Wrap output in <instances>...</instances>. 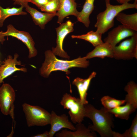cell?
I'll return each instance as SVG.
<instances>
[{
  "label": "cell",
  "mask_w": 137,
  "mask_h": 137,
  "mask_svg": "<svg viewBox=\"0 0 137 137\" xmlns=\"http://www.w3.org/2000/svg\"><path fill=\"white\" fill-rule=\"evenodd\" d=\"M60 1L56 16L58 17L57 23L60 24L66 17L73 15L76 17L79 12L77 9V4L75 0H60Z\"/></svg>",
  "instance_id": "cell-13"
},
{
  "label": "cell",
  "mask_w": 137,
  "mask_h": 137,
  "mask_svg": "<svg viewBox=\"0 0 137 137\" xmlns=\"http://www.w3.org/2000/svg\"><path fill=\"white\" fill-rule=\"evenodd\" d=\"M50 0H28V2L35 4L38 8L40 9Z\"/></svg>",
  "instance_id": "cell-27"
},
{
  "label": "cell",
  "mask_w": 137,
  "mask_h": 137,
  "mask_svg": "<svg viewBox=\"0 0 137 137\" xmlns=\"http://www.w3.org/2000/svg\"><path fill=\"white\" fill-rule=\"evenodd\" d=\"M105 2H110V0H105ZM118 3L121 4H122L124 3V0H115Z\"/></svg>",
  "instance_id": "cell-30"
},
{
  "label": "cell",
  "mask_w": 137,
  "mask_h": 137,
  "mask_svg": "<svg viewBox=\"0 0 137 137\" xmlns=\"http://www.w3.org/2000/svg\"><path fill=\"white\" fill-rule=\"evenodd\" d=\"M87 59L95 57L104 59L106 57L113 58V47L108 43L103 42L96 47L91 51L85 56Z\"/></svg>",
  "instance_id": "cell-16"
},
{
  "label": "cell",
  "mask_w": 137,
  "mask_h": 137,
  "mask_svg": "<svg viewBox=\"0 0 137 137\" xmlns=\"http://www.w3.org/2000/svg\"><path fill=\"white\" fill-rule=\"evenodd\" d=\"M117 20L125 27L137 31V13L127 14L121 12L116 16Z\"/></svg>",
  "instance_id": "cell-18"
},
{
  "label": "cell",
  "mask_w": 137,
  "mask_h": 137,
  "mask_svg": "<svg viewBox=\"0 0 137 137\" xmlns=\"http://www.w3.org/2000/svg\"><path fill=\"white\" fill-rule=\"evenodd\" d=\"M113 58L117 60L137 59V34L113 47Z\"/></svg>",
  "instance_id": "cell-7"
},
{
  "label": "cell",
  "mask_w": 137,
  "mask_h": 137,
  "mask_svg": "<svg viewBox=\"0 0 137 137\" xmlns=\"http://www.w3.org/2000/svg\"><path fill=\"white\" fill-rule=\"evenodd\" d=\"M72 84L77 87L79 95V98L81 102L84 104L88 103L87 97L89 88L84 83V79L77 77L73 81Z\"/></svg>",
  "instance_id": "cell-23"
},
{
  "label": "cell",
  "mask_w": 137,
  "mask_h": 137,
  "mask_svg": "<svg viewBox=\"0 0 137 137\" xmlns=\"http://www.w3.org/2000/svg\"><path fill=\"white\" fill-rule=\"evenodd\" d=\"M1 42V41H0V43ZM2 62H1V60H0V65H1V64H2Z\"/></svg>",
  "instance_id": "cell-32"
},
{
  "label": "cell",
  "mask_w": 137,
  "mask_h": 137,
  "mask_svg": "<svg viewBox=\"0 0 137 137\" xmlns=\"http://www.w3.org/2000/svg\"><path fill=\"white\" fill-rule=\"evenodd\" d=\"M25 8V10L30 14L35 24L42 29H44L46 25L57 15L56 13H50L41 12L30 7L28 4Z\"/></svg>",
  "instance_id": "cell-14"
},
{
  "label": "cell",
  "mask_w": 137,
  "mask_h": 137,
  "mask_svg": "<svg viewBox=\"0 0 137 137\" xmlns=\"http://www.w3.org/2000/svg\"><path fill=\"white\" fill-rule=\"evenodd\" d=\"M100 100L104 107L108 110L123 105L126 103L125 99L118 100L108 95L102 97Z\"/></svg>",
  "instance_id": "cell-24"
},
{
  "label": "cell",
  "mask_w": 137,
  "mask_h": 137,
  "mask_svg": "<svg viewBox=\"0 0 137 137\" xmlns=\"http://www.w3.org/2000/svg\"><path fill=\"white\" fill-rule=\"evenodd\" d=\"M45 60L39 70L40 75L47 78L51 72L60 71L65 72L67 75L70 73L68 69L73 67L87 68L89 62L85 57H80L71 60L58 59L52 50H49L45 52Z\"/></svg>",
  "instance_id": "cell-2"
},
{
  "label": "cell",
  "mask_w": 137,
  "mask_h": 137,
  "mask_svg": "<svg viewBox=\"0 0 137 137\" xmlns=\"http://www.w3.org/2000/svg\"><path fill=\"white\" fill-rule=\"evenodd\" d=\"M84 116L90 118L93 124L88 128L91 131L98 132L101 137H113L114 127L113 115L104 107L100 110L91 104H84Z\"/></svg>",
  "instance_id": "cell-1"
},
{
  "label": "cell",
  "mask_w": 137,
  "mask_h": 137,
  "mask_svg": "<svg viewBox=\"0 0 137 137\" xmlns=\"http://www.w3.org/2000/svg\"><path fill=\"white\" fill-rule=\"evenodd\" d=\"M74 24L70 20L62 23L56 28L57 33L56 45L52 48V51L55 56L70 59V57L63 48V43L66 36L74 30Z\"/></svg>",
  "instance_id": "cell-9"
},
{
  "label": "cell",
  "mask_w": 137,
  "mask_h": 137,
  "mask_svg": "<svg viewBox=\"0 0 137 137\" xmlns=\"http://www.w3.org/2000/svg\"><path fill=\"white\" fill-rule=\"evenodd\" d=\"M123 106H119L108 111L117 118L121 119L128 120L130 115L134 112L136 108L132 105L128 103Z\"/></svg>",
  "instance_id": "cell-19"
},
{
  "label": "cell",
  "mask_w": 137,
  "mask_h": 137,
  "mask_svg": "<svg viewBox=\"0 0 137 137\" xmlns=\"http://www.w3.org/2000/svg\"><path fill=\"white\" fill-rule=\"evenodd\" d=\"M60 104L64 109L69 110L68 113L71 120L74 123H81L84 116V104L80 98L72 96L67 93L62 97Z\"/></svg>",
  "instance_id": "cell-5"
},
{
  "label": "cell",
  "mask_w": 137,
  "mask_h": 137,
  "mask_svg": "<svg viewBox=\"0 0 137 137\" xmlns=\"http://www.w3.org/2000/svg\"><path fill=\"white\" fill-rule=\"evenodd\" d=\"M102 34L96 31H94L92 30L85 34L80 35H72L71 37L72 38L81 39L86 41L95 47L103 42L102 39Z\"/></svg>",
  "instance_id": "cell-21"
},
{
  "label": "cell",
  "mask_w": 137,
  "mask_h": 137,
  "mask_svg": "<svg viewBox=\"0 0 137 137\" xmlns=\"http://www.w3.org/2000/svg\"><path fill=\"white\" fill-rule=\"evenodd\" d=\"M22 108L28 127L44 126L50 124L51 113L43 108L26 103L22 104Z\"/></svg>",
  "instance_id": "cell-4"
},
{
  "label": "cell",
  "mask_w": 137,
  "mask_h": 137,
  "mask_svg": "<svg viewBox=\"0 0 137 137\" xmlns=\"http://www.w3.org/2000/svg\"><path fill=\"white\" fill-rule=\"evenodd\" d=\"M14 2V4L20 5L25 8L28 4V0H12Z\"/></svg>",
  "instance_id": "cell-28"
},
{
  "label": "cell",
  "mask_w": 137,
  "mask_h": 137,
  "mask_svg": "<svg viewBox=\"0 0 137 137\" xmlns=\"http://www.w3.org/2000/svg\"><path fill=\"white\" fill-rule=\"evenodd\" d=\"M76 130L71 131L66 129L56 133L57 137H95L97 135L94 131L91 130L81 123H77Z\"/></svg>",
  "instance_id": "cell-15"
},
{
  "label": "cell",
  "mask_w": 137,
  "mask_h": 137,
  "mask_svg": "<svg viewBox=\"0 0 137 137\" xmlns=\"http://www.w3.org/2000/svg\"><path fill=\"white\" fill-rule=\"evenodd\" d=\"M32 137H49V131H45L44 133L38 134L36 135L32 136Z\"/></svg>",
  "instance_id": "cell-29"
},
{
  "label": "cell",
  "mask_w": 137,
  "mask_h": 137,
  "mask_svg": "<svg viewBox=\"0 0 137 137\" xmlns=\"http://www.w3.org/2000/svg\"><path fill=\"white\" fill-rule=\"evenodd\" d=\"M137 32L127 28L122 25H119L108 33L104 40V42L113 47L125 38L137 34Z\"/></svg>",
  "instance_id": "cell-11"
},
{
  "label": "cell",
  "mask_w": 137,
  "mask_h": 137,
  "mask_svg": "<svg viewBox=\"0 0 137 137\" xmlns=\"http://www.w3.org/2000/svg\"><path fill=\"white\" fill-rule=\"evenodd\" d=\"M23 7L21 6L19 8L8 7L4 8L0 5V27L3 26L5 19L10 16L27 14V13L23 11Z\"/></svg>",
  "instance_id": "cell-22"
},
{
  "label": "cell",
  "mask_w": 137,
  "mask_h": 137,
  "mask_svg": "<svg viewBox=\"0 0 137 137\" xmlns=\"http://www.w3.org/2000/svg\"><path fill=\"white\" fill-rule=\"evenodd\" d=\"M19 55L15 53L13 58L12 56L9 55L4 61L2 62L0 65V86L4 83V80L16 71H21L25 72H27V69L25 67L19 68L16 65H22L20 61H18L17 59Z\"/></svg>",
  "instance_id": "cell-10"
},
{
  "label": "cell",
  "mask_w": 137,
  "mask_h": 137,
  "mask_svg": "<svg viewBox=\"0 0 137 137\" xmlns=\"http://www.w3.org/2000/svg\"><path fill=\"white\" fill-rule=\"evenodd\" d=\"M8 36L15 37L24 43L28 49L29 58L34 57L37 55L38 52L35 47V42L28 32L19 30L12 24H9L7 26L6 31L0 32V40L2 44L5 40L4 37Z\"/></svg>",
  "instance_id": "cell-6"
},
{
  "label": "cell",
  "mask_w": 137,
  "mask_h": 137,
  "mask_svg": "<svg viewBox=\"0 0 137 137\" xmlns=\"http://www.w3.org/2000/svg\"><path fill=\"white\" fill-rule=\"evenodd\" d=\"M95 0H85L81 11L77 16L78 21L83 23L87 28L90 24L89 16L94 9Z\"/></svg>",
  "instance_id": "cell-17"
},
{
  "label": "cell",
  "mask_w": 137,
  "mask_h": 137,
  "mask_svg": "<svg viewBox=\"0 0 137 137\" xmlns=\"http://www.w3.org/2000/svg\"><path fill=\"white\" fill-rule=\"evenodd\" d=\"M106 8L97 16V21L94 26L96 31L101 34H104L114 25V19L119 12L129 9H137V4L125 3L120 5H111L105 2Z\"/></svg>",
  "instance_id": "cell-3"
},
{
  "label": "cell",
  "mask_w": 137,
  "mask_h": 137,
  "mask_svg": "<svg viewBox=\"0 0 137 137\" xmlns=\"http://www.w3.org/2000/svg\"><path fill=\"white\" fill-rule=\"evenodd\" d=\"M124 90L127 93L125 99L126 103L130 104L137 108V85L134 81L128 82Z\"/></svg>",
  "instance_id": "cell-20"
},
{
  "label": "cell",
  "mask_w": 137,
  "mask_h": 137,
  "mask_svg": "<svg viewBox=\"0 0 137 137\" xmlns=\"http://www.w3.org/2000/svg\"><path fill=\"white\" fill-rule=\"evenodd\" d=\"M131 0H124V3H128ZM134 3L137 4V0H134Z\"/></svg>",
  "instance_id": "cell-31"
},
{
  "label": "cell",
  "mask_w": 137,
  "mask_h": 137,
  "mask_svg": "<svg viewBox=\"0 0 137 137\" xmlns=\"http://www.w3.org/2000/svg\"><path fill=\"white\" fill-rule=\"evenodd\" d=\"M51 114L50 124L51 128L49 131V137H53L57 132L63 128L68 129L73 131L76 130L75 126L69 121L68 116L65 114L58 115L54 111H52Z\"/></svg>",
  "instance_id": "cell-12"
},
{
  "label": "cell",
  "mask_w": 137,
  "mask_h": 137,
  "mask_svg": "<svg viewBox=\"0 0 137 137\" xmlns=\"http://www.w3.org/2000/svg\"><path fill=\"white\" fill-rule=\"evenodd\" d=\"M60 3V0H50L40 9L46 13H56L59 9Z\"/></svg>",
  "instance_id": "cell-26"
},
{
  "label": "cell",
  "mask_w": 137,
  "mask_h": 137,
  "mask_svg": "<svg viewBox=\"0 0 137 137\" xmlns=\"http://www.w3.org/2000/svg\"><path fill=\"white\" fill-rule=\"evenodd\" d=\"M15 97L13 87L8 83H3L0 87V109L3 114L13 117Z\"/></svg>",
  "instance_id": "cell-8"
},
{
  "label": "cell",
  "mask_w": 137,
  "mask_h": 137,
  "mask_svg": "<svg viewBox=\"0 0 137 137\" xmlns=\"http://www.w3.org/2000/svg\"><path fill=\"white\" fill-rule=\"evenodd\" d=\"M137 137V114H136L132 121L130 128L125 132L121 134L114 132L113 137Z\"/></svg>",
  "instance_id": "cell-25"
}]
</instances>
